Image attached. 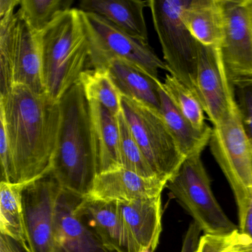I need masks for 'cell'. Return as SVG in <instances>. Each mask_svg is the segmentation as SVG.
Returning a JSON list of instances; mask_svg holds the SVG:
<instances>
[{
  "label": "cell",
  "instance_id": "cell-3",
  "mask_svg": "<svg viewBox=\"0 0 252 252\" xmlns=\"http://www.w3.org/2000/svg\"><path fill=\"white\" fill-rule=\"evenodd\" d=\"M47 94L60 101L90 63L89 41L79 8H71L37 33Z\"/></svg>",
  "mask_w": 252,
  "mask_h": 252
},
{
  "label": "cell",
  "instance_id": "cell-31",
  "mask_svg": "<svg viewBox=\"0 0 252 252\" xmlns=\"http://www.w3.org/2000/svg\"><path fill=\"white\" fill-rule=\"evenodd\" d=\"M0 252H31V251L24 242L6 234H0Z\"/></svg>",
  "mask_w": 252,
  "mask_h": 252
},
{
  "label": "cell",
  "instance_id": "cell-23",
  "mask_svg": "<svg viewBox=\"0 0 252 252\" xmlns=\"http://www.w3.org/2000/svg\"><path fill=\"white\" fill-rule=\"evenodd\" d=\"M79 82L88 101H97L119 116L122 112V95L107 69H86L81 74Z\"/></svg>",
  "mask_w": 252,
  "mask_h": 252
},
{
  "label": "cell",
  "instance_id": "cell-17",
  "mask_svg": "<svg viewBox=\"0 0 252 252\" xmlns=\"http://www.w3.org/2000/svg\"><path fill=\"white\" fill-rule=\"evenodd\" d=\"M149 1L141 0H82L79 9L106 19L142 43L149 45L144 8Z\"/></svg>",
  "mask_w": 252,
  "mask_h": 252
},
{
  "label": "cell",
  "instance_id": "cell-22",
  "mask_svg": "<svg viewBox=\"0 0 252 252\" xmlns=\"http://www.w3.org/2000/svg\"><path fill=\"white\" fill-rule=\"evenodd\" d=\"M25 184H0V231L27 244L22 191ZM28 245V244H27Z\"/></svg>",
  "mask_w": 252,
  "mask_h": 252
},
{
  "label": "cell",
  "instance_id": "cell-1",
  "mask_svg": "<svg viewBox=\"0 0 252 252\" xmlns=\"http://www.w3.org/2000/svg\"><path fill=\"white\" fill-rule=\"evenodd\" d=\"M60 101L15 85L0 96V120L9 141L14 180L26 184L51 172L57 150Z\"/></svg>",
  "mask_w": 252,
  "mask_h": 252
},
{
  "label": "cell",
  "instance_id": "cell-25",
  "mask_svg": "<svg viewBox=\"0 0 252 252\" xmlns=\"http://www.w3.org/2000/svg\"><path fill=\"white\" fill-rule=\"evenodd\" d=\"M162 88L183 116L197 129L207 127L204 110L195 95L172 75L166 74Z\"/></svg>",
  "mask_w": 252,
  "mask_h": 252
},
{
  "label": "cell",
  "instance_id": "cell-28",
  "mask_svg": "<svg viewBox=\"0 0 252 252\" xmlns=\"http://www.w3.org/2000/svg\"><path fill=\"white\" fill-rule=\"evenodd\" d=\"M238 231L227 235L203 234L196 252H237L236 241Z\"/></svg>",
  "mask_w": 252,
  "mask_h": 252
},
{
  "label": "cell",
  "instance_id": "cell-21",
  "mask_svg": "<svg viewBox=\"0 0 252 252\" xmlns=\"http://www.w3.org/2000/svg\"><path fill=\"white\" fill-rule=\"evenodd\" d=\"M160 115L172 136L175 138L184 157L201 155L206 146L209 145L212 128L197 129L183 116L176 106L168 96L160 83Z\"/></svg>",
  "mask_w": 252,
  "mask_h": 252
},
{
  "label": "cell",
  "instance_id": "cell-15",
  "mask_svg": "<svg viewBox=\"0 0 252 252\" xmlns=\"http://www.w3.org/2000/svg\"><path fill=\"white\" fill-rule=\"evenodd\" d=\"M167 181L145 178L124 168L98 174L88 197L109 202H128L161 196Z\"/></svg>",
  "mask_w": 252,
  "mask_h": 252
},
{
  "label": "cell",
  "instance_id": "cell-24",
  "mask_svg": "<svg viewBox=\"0 0 252 252\" xmlns=\"http://www.w3.org/2000/svg\"><path fill=\"white\" fill-rule=\"evenodd\" d=\"M73 0H21L18 12L36 33H40L65 11Z\"/></svg>",
  "mask_w": 252,
  "mask_h": 252
},
{
  "label": "cell",
  "instance_id": "cell-11",
  "mask_svg": "<svg viewBox=\"0 0 252 252\" xmlns=\"http://www.w3.org/2000/svg\"><path fill=\"white\" fill-rule=\"evenodd\" d=\"M223 37L220 49L232 86L252 79V0H221Z\"/></svg>",
  "mask_w": 252,
  "mask_h": 252
},
{
  "label": "cell",
  "instance_id": "cell-8",
  "mask_svg": "<svg viewBox=\"0 0 252 252\" xmlns=\"http://www.w3.org/2000/svg\"><path fill=\"white\" fill-rule=\"evenodd\" d=\"M82 15L89 41V64L93 68L105 69L110 61L118 59L156 80H159V70L169 72L166 63L150 45L136 40L97 14L82 11Z\"/></svg>",
  "mask_w": 252,
  "mask_h": 252
},
{
  "label": "cell",
  "instance_id": "cell-18",
  "mask_svg": "<svg viewBox=\"0 0 252 252\" xmlns=\"http://www.w3.org/2000/svg\"><path fill=\"white\" fill-rule=\"evenodd\" d=\"M89 104L98 175L122 168L118 116L97 101H89Z\"/></svg>",
  "mask_w": 252,
  "mask_h": 252
},
{
  "label": "cell",
  "instance_id": "cell-14",
  "mask_svg": "<svg viewBox=\"0 0 252 252\" xmlns=\"http://www.w3.org/2000/svg\"><path fill=\"white\" fill-rule=\"evenodd\" d=\"M79 212L103 244L113 252H139L119 212L118 202L103 201L85 197Z\"/></svg>",
  "mask_w": 252,
  "mask_h": 252
},
{
  "label": "cell",
  "instance_id": "cell-7",
  "mask_svg": "<svg viewBox=\"0 0 252 252\" xmlns=\"http://www.w3.org/2000/svg\"><path fill=\"white\" fill-rule=\"evenodd\" d=\"M184 3L185 0H150L148 7L169 74L197 96L199 42L183 21Z\"/></svg>",
  "mask_w": 252,
  "mask_h": 252
},
{
  "label": "cell",
  "instance_id": "cell-6",
  "mask_svg": "<svg viewBox=\"0 0 252 252\" xmlns=\"http://www.w3.org/2000/svg\"><path fill=\"white\" fill-rule=\"evenodd\" d=\"M209 145L231 187L240 220L252 197V146L242 125L237 100L223 120L212 127Z\"/></svg>",
  "mask_w": 252,
  "mask_h": 252
},
{
  "label": "cell",
  "instance_id": "cell-12",
  "mask_svg": "<svg viewBox=\"0 0 252 252\" xmlns=\"http://www.w3.org/2000/svg\"><path fill=\"white\" fill-rule=\"evenodd\" d=\"M196 89L197 98L213 126L220 123L236 97L220 47L206 46L199 42Z\"/></svg>",
  "mask_w": 252,
  "mask_h": 252
},
{
  "label": "cell",
  "instance_id": "cell-33",
  "mask_svg": "<svg viewBox=\"0 0 252 252\" xmlns=\"http://www.w3.org/2000/svg\"><path fill=\"white\" fill-rule=\"evenodd\" d=\"M237 252H252V240L238 231L236 241Z\"/></svg>",
  "mask_w": 252,
  "mask_h": 252
},
{
  "label": "cell",
  "instance_id": "cell-13",
  "mask_svg": "<svg viewBox=\"0 0 252 252\" xmlns=\"http://www.w3.org/2000/svg\"><path fill=\"white\" fill-rule=\"evenodd\" d=\"M83 197L62 191L56 212V252H113L103 244L79 214Z\"/></svg>",
  "mask_w": 252,
  "mask_h": 252
},
{
  "label": "cell",
  "instance_id": "cell-29",
  "mask_svg": "<svg viewBox=\"0 0 252 252\" xmlns=\"http://www.w3.org/2000/svg\"><path fill=\"white\" fill-rule=\"evenodd\" d=\"M0 160H1V182L13 184L12 163L8 135L3 122L0 120Z\"/></svg>",
  "mask_w": 252,
  "mask_h": 252
},
{
  "label": "cell",
  "instance_id": "cell-35",
  "mask_svg": "<svg viewBox=\"0 0 252 252\" xmlns=\"http://www.w3.org/2000/svg\"><path fill=\"white\" fill-rule=\"evenodd\" d=\"M139 252H150V251L148 250V249H142V250L140 251Z\"/></svg>",
  "mask_w": 252,
  "mask_h": 252
},
{
  "label": "cell",
  "instance_id": "cell-16",
  "mask_svg": "<svg viewBox=\"0 0 252 252\" xmlns=\"http://www.w3.org/2000/svg\"><path fill=\"white\" fill-rule=\"evenodd\" d=\"M124 222L140 250L154 252L162 232L161 196L118 202Z\"/></svg>",
  "mask_w": 252,
  "mask_h": 252
},
{
  "label": "cell",
  "instance_id": "cell-9",
  "mask_svg": "<svg viewBox=\"0 0 252 252\" xmlns=\"http://www.w3.org/2000/svg\"><path fill=\"white\" fill-rule=\"evenodd\" d=\"M122 111L150 167L158 177L168 181L186 158L161 115L123 95Z\"/></svg>",
  "mask_w": 252,
  "mask_h": 252
},
{
  "label": "cell",
  "instance_id": "cell-32",
  "mask_svg": "<svg viewBox=\"0 0 252 252\" xmlns=\"http://www.w3.org/2000/svg\"><path fill=\"white\" fill-rule=\"evenodd\" d=\"M239 231L252 240V197L244 216L239 220Z\"/></svg>",
  "mask_w": 252,
  "mask_h": 252
},
{
  "label": "cell",
  "instance_id": "cell-27",
  "mask_svg": "<svg viewBox=\"0 0 252 252\" xmlns=\"http://www.w3.org/2000/svg\"><path fill=\"white\" fill-rule=\"evenodd\" d=\"M233 88L242 125L252 146V79L238 82Z\"/></svg>",
  "mask_w": 252,
  "mask_h": 252
},
{
  "label": "cell",
  "instance_id": "cell-30",
  "mask_svg": "<svg viewBox=\"0 0 252 252\" xmlns=\"http://www.w3.org/2000/svg\"><path fill=\"white\" fill-rule=\"evenodd\" d=\"M201 230L195 222L189 224L183 240L181 252H196L200 242Z\"/></svg>",
  "mask_w": 252,
  "mask_h": 252
},
{
  "label": "cell",
  "instance_id": "cell-26",
  "mask_svg": "<svg viewBox=\"0 0 252 252\" xmlns=\"http://www.w3.org/2000/svg\"><path fill=\"white\" fill-rule=\"evenodd\" d=\"M118 119L120 127L119 149L122 167L145 178L158 177L146 160L122 111Z\"/></svg>",
  "mask_w": 252,
  "mask_h": 252
},
{
  "label": "cell",
  "instance_id": "cell-4",
  "mask_svg": "<svg viewBox=\"0 0 252 252\" xmlns=\"http://www.w3.org/2000/svg\"><path fill=\"white\" fill-rule=\"evenodd\" d=\"M0 96L14 85L47 94L42 79L37 33L14 10L0 16Z\"/></svg>",
  "mask_w": 252,
  "mask_h": 252
},
{
  "label": "cell",
  "instance_id": "cell-20",
  "mask_svg": "<svg viewBox=\"0 0 252 252\" xmlns=\"http://www.w3.org/2000/svg\"><path fill=\"white\" fill-rule=\"evenodd\" d=\"M181 17L197 42L206 46L220 47L223 37L221 0H185Z\"/></svg>",
  "mask_w": 252,
  "mask_h": 252
},
{
  "label": "cell",
  "instance_id": "cell-2",
  "mask_svg": "<svg viewBox=\"0 0 252 252\" xmlns=\"http://www.w3.org/2000/svg\"><path fill=\"white\" fill-rule=\"evenodd\" d=\"M60 104L61 119L51 172L63 189L88 197L98 171L89 101L79 82Z\"/></svg>",
  "mask_w": 252,
  "mask_h": 252
},
{
  "label": "cell",
  "instance_id": "cell-34",
  "mask_svg": "<svg viewBox=\"0 0 252 252\" xmlns=\"http://www.w3.org/2000/svg\"><path fill=\"white\" fill-rule=\"evenodd\" d=\"M21 0H0V16H2L20 5Z\"/></svg>",
  "mask_w": 252,
  "mask_h": 252
},
{
  "label": "cell",
  "instance_id": "cell-19",
  "mask_svg": "<svg viewBox=\"0 0 252 252\" xmlns=\"http://www.w3.org/2000/svg\"><path fill=\"white\" fill-rule=\"evenodd\" d=\"M105 69L123 96L160 113V80L118 59L110 61Z\"/></svg>",
  "mask_w": 252,
  "mask_h": 252
},
{
  "label": "cell",
  "instance_id": "cell-5",
  "mask_svg": "<svg viewBox=\"0 0 252 252\" xmlns=\"http://www.w3.org/2000/svg\"><path fill=\"white\" fill-rule=\"evenodd\" d=\"M166 188L204 234L227 235L239 230L214 195L201 155L187 158Z\"/></svg>",
  "mask_w": 252,
  "mask_h": 252
},
{
  "label": "cell",
  "instance_id": "cell-10",
  "mask_svg": "<svg viewBox=\"0 0 252 252\" xmlns=\"http://www.w3.org/2000/svg\"><path fill=\"white\" fill-rule=\"evenodd\" d=\"M62 191L63 188L51 172L25 184L22 203L31 252H56V212Z\"/></svg>",
  "mask_w": 252,
  "mask_h": 252
}]
</instances>
